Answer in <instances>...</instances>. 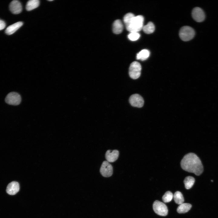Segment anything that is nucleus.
Here are the masks:
<instances>
[{"label": "nucleus", "mask_w": 218, "mask_h": 218, "mask_svg": "<svg viewBox=\"0 0 218 218\" xmlns=\"http://www.w3.org/2000/svg\"><path fill=\"white\" fill-rule=\"evenodd\" d=\"M142 29L144 33L147 34L152 33L155 30V26L151 22H149L146 25L143 26Z\"/></svg>", "instance_id": "nucleus-19"}, {"label": "nucleus", "mask_w": 218, "mask_h": 218, "mask_svg": "<svg viewBox=\"0 0 218 218\" xmlns=\"http://www.w3.org/2000/svg\"><path fill=\"white\" fill-rule=\"evenodd\" d=\"M40 2L38 0H30L28 1L26 5L27 11H30L37 8L39 5Z\"/></svg>", "instance_id": "nucleus-15"}, {"label": "nucleus", "mask_w": 218, "mask_h": 218, "mask_svg": "<svg viewBox=\"0 0 218 218\" xmlns=\"http://www.w3.org/2000/svg\"><path fill=\"white\" fill-rule=\"evenodd\" d=\"M192 207V205L188 203H183L178 206L177 211L179 213H185L188 212Z\"/></svg>", "instance_id": "nucleus-16"}, {"label": "nucleus", "mask_w": 218, "mask_h": 218, "mask_svg": "<svg viewBox=\"0 0 218 218\" xmlns=\"http://www.w3.org/2000/svg\"><path fill=\"white\" fill-rule=\"evenodd\" d=\"M5 101L6 103L9 105H17L20 104L21 101V97L18 93L12 92L7 95Z\"/></svg>", "instance_id": "nucleus-6"}, {"label": "nucleus", "mask_w": 218, "mask_h": 218, "mask_svg": "<svg viewBox=\"0 0 218 218\" xmlns=\"http://www.w3.org/2000/svg\"><path fill=\"white\" fill-rule=\"evenodd\" d=\"M141 69V65L139 62L136 61L132 62L129 68L130 77L134 79L139 78L140 75Z\"/></svg>", "instance_id": "nucleus-4"}, {"label": "nucleus", "mask_w": 218, "mask_h": 218, "mask_svg": "<svg viewBox=\"0 0 218 218\" xmlns=\"http://www.w3.org/2000/svg\"><path fill=\"white\" fill-rule=\"evenodd\" d=\"M195 32L194 30L189 26H184L182 27L179 31V35L183 41H187L192 39L194 36Z\"/></svg>", "instance_id": "nucleus-3"}, {"label": "nucleus", "mask_w": 218, "mask_h": 218, "mask_svg": "<svg viewBox=\"0 0 218 218\" xmlns=\"http://www.w3.org/2000/svg\"><path fill=\"white\" fill-rule=\"evenodd\" d=\"M173 197L176 203L179 205L183 203L184 199L183 194L180 192L177 191L175 192Z\"/></svg>", "instance_id": "nucleus-20"}, {"label": "nucleus", "mask_w": 218, "mask_h": 218, "mask_svg": "<svg viewBox=\"0 0 218 218\" xmlns=\"http://www.w3.org/2000/svg\"><path fill=\"white\" fill-rule=\"evenodd\" d=\"M19 185L16 181H12L9 183L7 186L6 191L9 194L14 195L17 193L19 190Z\"/></svg>", "instance_id": "nucleus-11"}, {"label": "nucleus", "mask_w": 218, "mask_h": 218, "mask_svg": "<svg viewBox=\"0 0 218 218\" xmlns=\"http://www.w3.org/2000/svg\"><path fill=\"white\" fill-rule=\"evenodd\" d=\"M153 207L154 211L157 214L163 216H166L167 214V207L164 203L156 200L153 204Z\"/></svg>", "instance_id": "nucleus-5"}, {"label": "nucleus", "mask_w": 218, "mask_h": 218, "mask_svg": "<svg viewBox=\"0 0 218 218\" xmlns=\"http://www.w3.org/2000/svg\"><path fill=\"white\" fill-rule=\"evenodd\" d=\"M129 101L132 106L139 108L143 107L144 103L142 97L138 94L131 95L129 98Z\"/></svg>", "instance_id": "nucleus-8"}, {"label": "nucleus", "mask_w": 218, "mask_h": 218, "mask_svg": "<svg viewBox=\"0 0 218 218\" xmlns=\"http://www.w3.org/2000/svg\"><path fill=\"white\" fill-rule=\"evenodd\" d=\"M6 26V24L5 22L0 19V30L4 29Z\"/></svg>", "instance_id": "nucleus-23"}, {"label": "nucleus", "mask_w": 218, "mask_h": 218, "mask_svg": "<svg viewBox=\"0 0 218 218\" xmlns=\"http://www.w3.org/2000/svg\"><path fill=\"white\" fill-rule=\"evenodd\" d=\"M150 54V52L148 50L143 49L137 54L136 58L137 60L144 61L148 58Z\"/></svg>", "instance_id": "nucleus-17"}, {"label": "nucleus", "mask_w": 218, "mask_h": 218, "mask_svg": "<svg viewBox=\"0 0 218 218\" xmlns=\"http://www.w3.org/2000/svg\"><path fill=\"white\" fill-rule=\"evenodd\" d=\"M119 155V152L117 150H114L112 151L108 150L106 152L105 157L107 161L109 162H113L117 160Z\"/></svg>", "instance_id": "nucleus-12"}, {"label": "nucleus", "mask_w": 218, "mask_h": 218, "mask_svg": "<svg viewBox=\"0 0 218 218\" xmlns=\"http://www.w3.org/2000/svg\"><path fill=\"white\" fill-rule=\"evenodd\" d=\"M123 26L121 21L117 19L114 21L113 25V31L117 34L121 33L122 31Z\"/></svg>", "instance_id": "nucleus-14"}, {"label": "nucleus", "mask_w": 218, "mask_h": 218, "mask_svg": "<svg viewBox=\"0 0 218 218\" xmlns=\"http://www.w3.org/2000/svg\"><path fill=\"white\" fill-rule=\"evenodd\" d=\"M53 1V0H48V1Z\"/></svg>", "instance_id": "nucleus-24"}, {"label": "nucleus", "mask_w": 218, "mask_h": 218, "mask_svg": "<svg viewBox=\"0 0 218 218\" xmlns=\"http://www.w3.org/2000/svg\"><path fill=\"white\" fill-rule=\"evenodd\" d=\"M144 17L141 15L135 16L134 14L128 13L124 17V21L127 30L131 32H138L142 29Z\"/></svg>", "instance_id": "nucleus-2"}, {"label": "nucleus", "mask_w": 218, "mask_h": 218, "mask_svg": "<svg viewBox=\"0 0 218 218\" xmlns=\"http://www.w3.org/2000/svg\"><path fill=\"white\" fill-rule=\"evenodd\" d=\"M192 15L193 19L198 22L203 21L205 18V14L203 11L198 7H195L193 9Z\"/></svg>", "instance_id": "nucleus-9"}, {"label": "nucleus", "mask_w": 218, "mask_h": 218, "mask_svg": "<svg viewBox=\"0 0 218 218\" xmlns=\"http://www.w3.org/2000/svg\"><path fill=\"white\" fill-rule=\"evenodd\" d=\"M10 11L13 14H17L20 13L22 10V6L20 2L15 0L12 1L9 5Z\"/></svg>", "instance_id": "nucleus-10"}, {"label": "nucleus", "mask_w": 218, "mask_h": 218, "mask_svg": "<svg viewBox=\"0 0 218 218\" xmlns=\"http://www.w3.org/2000/svg\"><path fill=\"white\" fill-rule=\"evenodd\" d=\"M23 25L21 21H18L8 26L6 29L5 32L7 35H11L15 33Z\"/></svg>", "instance_id": "nucleus-13"}, {"label": "nucleus", "mask_w": 218, "mask_h": 218, "mask_svg": "<svg viewBox=\"0 0 218 218\" xmlns=\"http://www.w3.org/2000/svg\"><path fill=\"white\" fill-rule=\"evenodd\" d=\"M195 179L192 176H189L186 177L184 180V183L185 188L187 189H190L194 184Z\"/></svg>", "instance_id": "nucleus-18"}, {"label": "nucleus", "mask_w": 218, "mask_h": 218, "mask_svg": "<svg viewBox=\"0 0 218 218\" xmlns=\"http://www.w3.org/2000/svg\"><path fill=\"white\" fill-rule=\"evenodd\" d=\"M180 164L183 169L197 176L200 175L203 171V167L200 160L193 153L185 155L181 160Z\"/></svg>", "instance_id": "nucleus-1"}, {"label": "nucleus", "mask_w": 218, "mask_h": 218, "mask_svg": "<svg viewBox=\"0 0 218 218\" xmlns=\"http://www.w3.org/2000/svg\"><path fill=\"white\" fill-rule=\"evenodd\" d=\"M100 171L102 176L105 177H109L113 174V168L109 162L104 161L101 164Z\"/></svg>", "instance_id": "nucleus-7"}, {"label": "nucleus", "mask_w": 218, "mask_h": 218, "mask_svg": "<svg viewBox=\"0 0 218 218\" xmlns=\"http://www.w3.org/2000/svg\"><path fill=\"white\" fill-rule=\"evenodd\" d=\"M173 197L172 193L170 191L166 192L162 197V200L164 203L170 202Z\"/></svg>", "instance_id": "nucleus-21"}, {"label": "nucleus", "mask_w": 218, "mask_h": 218, "mask_svg": "<svg viewBox=\"0 0 218 218\" xmlns=\"http://www.w3.org/2000/svg\"><path fill=\"white\" fill-rule=\"evenodd\" d=\"M128 38L130 40L135 41L138 39L140 35L138 32H131L128 35Z\"/></svg>", "instance_id": "nucleus-22"}]
</instances>
